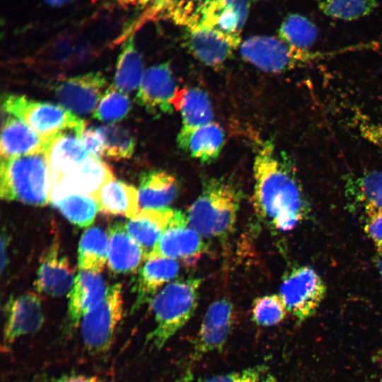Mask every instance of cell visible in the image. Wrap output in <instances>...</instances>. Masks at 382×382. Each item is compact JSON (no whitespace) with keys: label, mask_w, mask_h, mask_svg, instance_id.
Wrapping results in <instances>:
<instances>
[{"label":"cell","mask_w":382,"mask_h":382,"mask_svg":"<svg viewBox=\"0 0 382 382\" xmlns=\"http://www.w3.org/2000/svg\"><path fill=\"white\" fill-rule=\"evenodd\" d=\"M253 204L258 219L269 228L288 231L310 213V207L289 163L267 141L253 163Z\"/></svg>","instance_id":"obj_1"},{"label":"cell","mask_w":382,"mask_h":382,"mask_svg":"<svg viewBox=\"0 0 382 382\" xmlns=\"http://www.w3.org/2000/svg\"><path fill=\"white\" fill-rule=\"evenodd\" d=\"M242 192L231 181L211 178L186 212L189 226L203 238L225 239L234 229Z\"/></svg>","instance_id":"obj_2"},{"label":"cell","mask_w":382,"mask_h":382,"mask_svg":"<svg viewBox=\"0 0 382 382\" xmlns=\"http://www.w3.org/2000/svg\"><path fill=\"white\" fill-rule=\"evenodd\" d=\"M202 279L190 277L173 281L163 288L150 302L155 327L146 343L156 349L162 348L195 313Z\"/></svg>","instance_id":"obj_3"},{"label":"cell","mask_w":382,"mask_h":382,"mask_svg":"<svg viewBox=\"0 0 382 382\" xmlns=\"http://www.w3.org/2000/svg\"><path fill=\"white\" fill-rule=\"evenodd\" d=\"M0 195L3 199L34 206L50 202L51 180L45 152L1 158Z\"/></svg>","instance_id":"obj_4"},{"label":"cell","mask_w":382,"mask_h":382,"mask_svg":"<svg viewBox=\"0 0 382 382\" xmlns=\"http://www.w3.org/2000/svg\"><path fill=\"white\" fill-rule=\"evenodd\" d=\"M2 110L29 126L43 138L64 131L81 134L86 122L64 107L28 99L24 96L4 94L1 98Z\"/></svg>","instance_id":"obj_5"},{"label":"cell","mask_w":382,"mask_h":382,"mask_svg":"<svg viewBox=\"0 0 382 382\" xmlns=\"http://www.w3.org/2000/svg\"><path fill=\"white\" fill-rule=\"evenodd\" d=\"M242 57L257 68L270 73H282L311 64L325 54L293 47L279 37L253 36L241 43Z\"/></svg>","instance_id":"obj_6"},{"label":"cell","mask_w":382,"mask_h":382,"mask_svg":"<svg viewBox=\"0 0 382 382\" xmlns=\"http://www.w3.org/2000/svg\"><path fill=\"white\" fill-rule=\"evenodd\" d=\"M182 8L174 22L185 29L184 43L188 51L203 64L216 66L223 64L241 45L239 35L225 33L200 24Z\"/></svg>","instance_id":"obj_7"},{"label":"cell","mask_w":382,"mask_h":382,"mask_svg":"<svg viewBox=\"0 0 382 382\" xmlns=\"http://www.w3.org/2000/svg\"><path fill=\"white\" fill-rule=\"evenodd\" d=\"M326 292L320 275L313 267L301 265L284 274L279 295L287 312L301 323L316 313Z\"/></svg>","instance_id":"obj_8"},{"label":"cell","mask_w":382,"mask_h":382,"mask_svg":"<svg viewBox=\"0 0 382 382\" xmlns=\"http://www.w3.org/2000/svg\"><path fill=\"white\" fill-rule=\"evenodd\" d=\"M122 311V286L116 284L108 288L103 299L81 320V339L88 351L98 354L110 349Z\"/></svg>","instance_id":"obj_9"},{"label":"cell","mask_w":382,"mask_h":382,"mask_svg":"<svg viewBox=\"0 0 382 382\" xmlns=\"http://www.w3.org/2000/svg\"><path fill=\"white\" fill-rule=\"evenodd\" d=\"M207 250V245L203 237L189 226L186 214L176 209L170 222L146 259L163 257L192 264Z\"/></svg>","instance_id":"obj_10"},{"label":"cell","mask_w":382,"mask_h":382,"mask_svg":"<svg viewBox=\"0 0 382 382\" xmlns=\"http://www.w3.org/2000/svg\"><path fill=\"white\" fill-rule=\"evenodd\" d=\"M45 320L41 301L34 293L11 297L5 306L2 347L5 349L18 338L35 333Z\"/></svg>","instance_id":"obj_11"},{"label":"cell","mask_w":382,"mask_h":382,"mask_svg":"<svg viewBox=\"0 0 382 382\" xmlns=\"http://www.w3.org/2000/svg\"><path fill=\"white\" fill-rule=\"evenodd\" d=\"M234 322L233 303L226 299L212 302L208 307L195 340L192 358L219 352L224 347Z\"/></svg>","instance_id":"obj_12"},{"label":"cell","mask_w":382,"mask_h":382,"mask_svg":"<svg viewBox=\"0 0 382 382\" xmlns=\"http://www.w3.org/2000/svg\"><path fill=\"white\" fill-rule=\"evenodd\" d=\"M190 16L202 25L239 35L247 20L248 0H191Z\"/></svg>","instance_id":"obj_13"},{"label":"cell","mask_w":382,"mask_h":382,"mask_svg":"<svg viewBox=\"0 0 382 382\" xmlns=\"http://www.w3.org/2000/svg\"><path fill=\"white\" fill-rule=\"evenodd\" d=\"M113 178L112 170L105 162L100 158L90 156L53 185L50 202L71 194L86 195L97 199L101 187Z\"/></svg>","instance_id":"obj_14"},{"label":"cell","mask_w":382,"mask_h":382,"mask_svg":"<svg viewBox=\"0 0 382 382\" xmlns=\"http://www.w3.org/2000/svg\"><path fill=\"white\" fill-rule=\"evenodd\" d=\"M178 91L169 63L166 62L145 71L136 99L152 114L171 113Z\"/></svg>","instance_id":"obj_15"},{"label":"cell","mask_w":382,"mask_h":382,"mask_svg":"<svg viewBox=\"0 0 382 382\" xmlns=\"http://www.w3.org/2000/svg\"><path fill=\"white\" fill-rule=\"evenodd\" d=\"M45 153L50 168L51 188L63 175L91 156L75 131H64L47 137Z\"/></svg>","instance_id":"obj_16"},{"label":"cell","mask_w":382,"mask_h":382,"mask_svg":"<svg viewBox=\"0 0 382 382\" xmlns=\"http://www.w3.org/2000/svg\"><path fill=\"white\" fill-rule=\"evenodd\" d=\"M105 85L100 72H91L62 81L56 86L55 94L65 108L86 114L96 106Z\"/></svg>","instance_id":"obj_17"},{"label":"cell","mask_w":382,"mask_h":382,"mask_svg":"<svg viewBox=\"0 0 382 382\" xmlns=\"http://www.w3.org/2000/svg\"><path fill=\"white\" fill-rule=\"evenodd\" d=\"M74 271L69 259L54 241L44 254L35 282L38 293L51 296L66 294L74 283Z\"/></svg>","instance_id":"obj_18"},{"label":"cell","mask_w":382,"mask_h":382,"mask_svg":"<svg viewBox=\"0 0 382 382\" xmlns=\"http://www.w3.org/2000/svg\"><path fill=\"white\" fill-rule=\"evenodd\" d=\"M173 104L182 117V127L177 137L181 148L193 130L213 122L214 112L209 96L199 88L179 89Z\"/></svg>","instance_id":"obj_19"},{"label":"cell","mask_w":382,"mask_h":382,"mask_svg":"<svg viewBox=\"0 0 382 382\" xmlns=\"http://www.w3.org/2000/svg\"><path fill=\"white\" fill-rule=\"evenodd\" d=\"M98 272L81 270L69 294L68 319L71 328L77 327L83 317L104 297L107 289Z\"/></svg>","instance_id":"obj_20"},{"label":"cell","mask_w":382,"mask_h":382,"mask_svg":"<svg viewBox=\"0 0 382 382\" xmlns=\"http://www.w3.org/2000/svg\"><path fill=\"white\" fill-rule=\"evenodd\" d=\"M179 270L180 264L177 260L163 257L146 258L139 272L132 310L134 311L150 303L158 289L175 279Z\"/></svg>","instance_id":"obj_21"},{"label":"cell","mask_w":382,"mask_h":382,"mask_svg":"<svg viewBox=\"0 0 382 382\" xmlns=\"http://www.w3.org/2000/svg\"><path fill=\"white\" fill-rule=\"evenodd\" d=\"M175 211L168 207L141 209L125 224L128 233L144 250V260L170 222Z\"/></svg>","instance_id":"obj_22"},{"label":"cell","mask_w":382,"mask_h":382,"mask_svg":"<svg viewBox=\"0 0 382 382\" xmlns=\"http://www.w3.org/2000/svg\"><path fill=\"white\" fill-rule=\"evenodd\" d=\"M46 138L38 135L21 120L8 115L2 122L1 158L45 152Z\"/></svg>","instance_id":"obj_23"},{"label":"cell","mask_w":382,"mask_h":382,"mask_svg":"<svg viewBox=\"0 0 382 382\" xmlns=\"http://www.w3.org/2000/svg\"><path fill=\"white\" fill-rule=\"evenodd\" d=\"M108 265L116 273L134 272L144 252L139 244L128 233L125 225L115 223L109 228Z\"/></svg>","instance_id":"obj_24"},{"label":"cell","mask_w":382,"mask_h":382,"mask_svg":"<svg viewBox=\"0 0 382 382\" xmlns=\"http://www.w3.org/2000/svg\"><path fill=\"white\" fill-rule=\"evenodd\" d=\"M179 183L171 174L161 170L141 174L138 189L142 209L167 208L179 193Z\"/></svg>","instance_id":"obj_25"},{"label":"cell","mask_w":382,"mask_h":382,"mask_svg":"<svg viewBox=\"0 0 382 382\" xmlns=\"http://www.w3.org/2000/svg\"><path fill=\"white\" fill-rule=\"evenodd\" d=\"M97 200L99 211L106 214L129 219L140 210L138 190L115 178L101 187Z\"/></svg>","instance_id":"obj_26"},{"label":"cell","mask_w":382,"mask_h":382,"mask_svg":"<svg viewBox=\"0 0 382 382\" xmlns=\"http://www.w3.org/2000/svg\"><path fill=\"white\" fill-rule=\"evenodd\" d=\"M346 195L365 214L382 209V170H373L349 175L345 181Z\"/></svg>","instance_id":"obj_27"},{"label":"cell","mask_w":382,"mask_h":382,"mask_svg":"<svg viewBox=\"0 0 382 382\" xmlns=\"http://www.w3.org/2000/svg\"><path fill=\"white\" fill-rule=\"evenodd\" d=\"M225 143V132L212 122L193 130L180 148L203 163H209L219 156Z\"/></svg>","instance_id":"obj_28"},{"label":"cell","mask_w":382,"mask_h":382,"mask_svg":"<svg viewBox=\"0 0 382 382\" xmlns=\"http://www.w3.org/2000/svg\"><path fill=\"white\" fill-rule=\"evenodd\" d=\"M109 233L94 226L82 235L78 250V265L81 270L100 272L108 260Z\"/></svg>","instance_id":"obj_29"},{"label":"cell","mask_w":382,"mask_h":382,"mask_svg":"<svg viewBox=\"0 0 382 382\" xmlns=\"http://www.w3.org/2000/svg\"><path fill=\"white\" fill-rule=\"evenodd\" d=\"M143 59L135 47L133 35L127 37L120 54L114 86L122 92H130L137 88L143 77Z\"/></svg>","instance_id":"obj_30"},{"label":"cell","mask_w":382,"mask_h":382,"mask_svg":"<svg viewBox=\"0 0 382 382\" xmlns=\"http://www.w3.org/2000/svg\"><path fill=\"white\" fill-rule=\"evenodd\" d=\"M318 35L316 24L300 13L288 15L278 29V37L296 49L308 50Z\"/></svg>","instance_id":"obj_31"},{"label":"cell","mask_w":382,"mask_h":382,"mask_svg":"<svg viewBox=\"0 0 382 382\" xmlns=\"http://www.w3.org/2000/svg\"><path fill=\"white\" fill-rule=\"evenodd\" d=\"M51 203L70 222L80 227H86L92 224L99 211L97 199L82 194L68 195L52 201Z\"/></svg>","instance_id":"obj_32"},{"label":"cell","mask_w":382,"mask_h":382,"mask_svg":"<svg viewBox=\"0 0 382 382\" xmlns=\"http://www.w3.org/2000/svg\"><path fill=\"white\" fill-rule=\"evenodd\" d=\"M325 16L343 21H354L371 13L378 6L377 0H315Z\"/></svg>","instance_id":"obj_33"},{"label":"cell","mask_w":382,"mask_h":382,"mask_svg":"<svg viewBox=\"0 0 382 382\" xmlns=\"http://www.w3.org/2000/svg\"><path fill=\"white\" fill-rule=\"evenodd\" d=\"M97 129L103 140L104 156L114 160L132 156L135 141L128 130L115 125L101 126Z\"/></svg>","instance_id":"obj_34"},{"label":"cell","mask_w":382,"mask_h":382,"mask_svg":"<svg viewBox=\"0 0 382 382\" xmlns=\"http://www.w3.org/2000/svg\"><path fill=\"white\" fill-rule=\"evenodd\" d=\"M287 310L279 294H268L255 299L252 306V318L260 326L268 327L280 323Z\"/></svg>","instance_id":"obj_35"},{"label":"cell","mask_w":382,"mask_h":382,"mask_svg":"<svg viewBox=\"0 0 382 382\" xmlns=\"http://www.w3.org/2000/svg\"><path fill=\"white\" fill-rule=\"evenodd\" d=\"M130 109L128 96L115 86L108 88L93 113V117L104 122H114L124 118Z\"/></svg>","instance_id":"obj_36"},{"label":"cell","mask_w":382,"mask_h":382,"mask_svg":"<svg viewBox=\"0 0 382 382\" xmlns=\"http://www.w3.org/2000/svg\"><path fill=\"white\" fill-rule=\"evenodd\" d=\"M175 382H276L265 366L249 367L241 371L214 376L207 378L185 376Z\"/></svg>","instance_id":"obj_37"},{"label":"cell","mask_w":382,"mask_h":382,"mask_svg":"<svg viewBox=\"0 0 382 382\" xmlns=\"http://www.w3.org/2000/svg\"><path fill=\"white\" fill-rule=\"evenodd\" d=\"M364 230L376 249L382 248V209L365 214Z\"/></svg>","instance_id":"obj_38"},{"label":"cell","mask_w":382,"mask_h":382,"mask_svg":"<svg viewBox=\"0 0 382 382\" xmlns=\"http://www.w3.org/2000/svg\"><path fill=\"white\" fill-rule=\"evenodd\" d=\"M79 137L91 156L104 155L103 140L97 128L86 127Z\"/></svg>","instance_id":"obj_39"},{"label":"cell","mask_w":382,"mask_h":382,"mask_svg":"<svg viewBox=\"0 0 382 382\" xmlns=\"http://www.w3.org/2000/svg\"><path fill=\"white\" fill-rule=\"evenodd\" d=\"M364 139L374 144L382 154V127L380 125H371L365 131Z\"/></svg>","instance_id":"obj_40"},{"label":"cell","mask_w":382,"mask_h":382,"mask_svg":"<svg viewBox=\"0 0 382 382\" xmlns=\"http://www.w3.org/2000/svg\"><path fill=\"white\" fill-rule=\"evenodd\" d=\"M50 382H108L96 376L82 374H65L52 380Z\"/></svg>","instance_id":"obj_41"},{"label":"cell","mask_w":382,"mask_h":382,"mask_svg":"<svg viewBox=\"0 0 382 382\" xmlns=\"http://www.w3.org/2000/svg\"><path fill=\"white\" fill-rule=\"evenodd\" d=\"M123 7L143 8L149 6L154 0H116Z\"/></svg>","instance_id":"obj_42"},{"label":"cell","mask_w":382,"mask_h":382,"mask_svg":"<svg viewBox=\"0 0 382 382\" xmlns=\"http://www.w3.org/2000/svg\"><path fill=\"white\" fill-rule=\"evenodd\" d=\"M376 265L382 279V248L377 250Z\"/></svg>","instance_id":"obj_43"},{"label":"cell","mask_w":382,"mask_h":382,"mask_svg":"<svg viewBox=\"0 0 382 382\" xmlns=\"http://www.w3.org/2000/svg\"><path fill=\"white\" fill-rule=\"evenodd\" d=\"M73 0H45V1L52 6H60Z\"/></svg>","instance_id":"obj_44"}]
</instances>
